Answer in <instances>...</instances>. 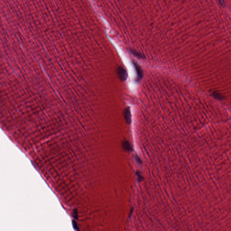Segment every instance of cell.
Here are the masks:
<instances>
[{
    "label": "cell",
    "instance_id": "3957f363",
    "mask_svg": "<svg viewBox=\"0 0 231 231\" xmlns=\"http://www.w3.org/2000/svg\"><path fill=\"white\" fill-rule=\"evenodd\" d=\"M125 119L127 123L130 124L131 122V115L130 108H126L124 113Z\"/></svg>",
    "mask_w": 231,
    "mask_h": 231
},
{
    "label": "cell",
    "instance_id": "277c9868",
    "mask_svg": "<svg viewBox=\"0 0 231 231\" xmlns=\"http://www.w3.org/2000/svg\"><path fill=\"white\" fill-rule=\"evenodd\" d=\"M131 52L134 56H136L138 58H144V56L143 54H142L140 52H138L137 51H135L134 50H131Z\"/></svg>",
    "mask_w": 231,
    "mask_h": 231
},
{
    "label": "cell",
    "instance_id": "7a4b0ae2",
    "mask_svg": "<svg viewBox=\"0 0 231 231\" xmlns=\"http://www.w3.org/2000/svg\"><path fill=\"white\" fill-rule=\"evenodd\" d=\"M133 64L135 66V69L136 70V71L137 73V81L139 82V81L141 80L142 78L143 77V72L142 70L141 69L139 65L137 64L136 62H133Z\"/></svg>",
    "mask_w": 231,
    "mask_h": 231
},
{
    "label": "cell",
    "instance_id": "6da1fadb",
    "mask_svg": "<svg viewBox=\"0 0 231 231\" xmlns=\"http://www.w3.org/2000/svg\"><path fill=\"white\" fill-rule=\"evenodd\" d=\"M117 72L119 78L121 79V80L122 81H126L128 76L126 70L123 67L120 66L118 68Z\"/></svg>",
    "mask_w": 231,
    "mask_h": 231
},
{
    "label": "cell",
    "instance_id": "5b68a950",
    "mask_svg": "<svg viewBox=\"0 0 231 231\" xmlns=\"http://www.w3.org/2000/svg\"><path fill=\"white\" fill-rule=\"evenodd\" d=\"M213 96L216 99H218V100H222L223 99V97H222V95H221L220 94H219L218 92H214L213 93Z\"/></svg>",
    "mask_w": 231,
    "mask_h": 231
}]
</instances>
